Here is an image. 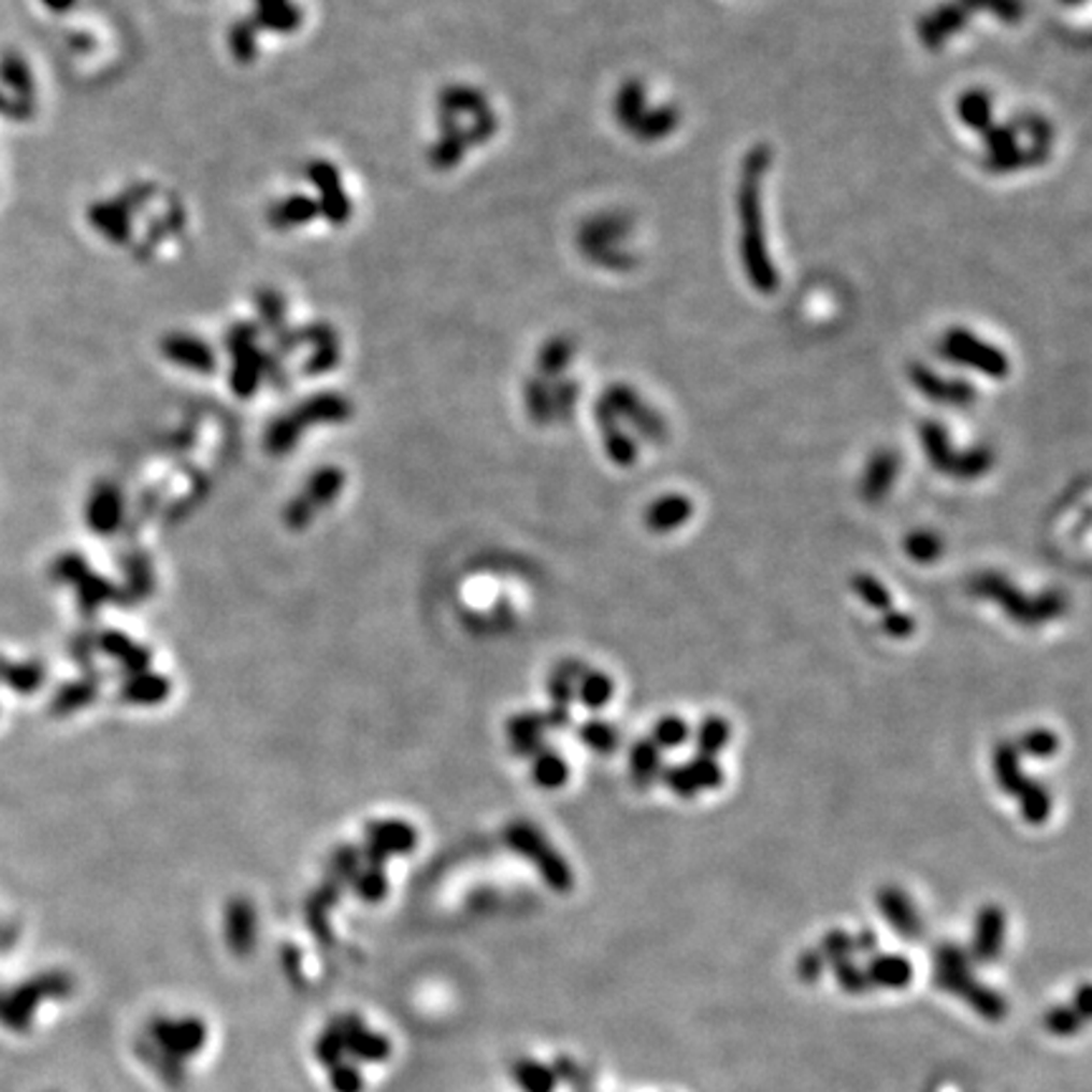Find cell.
<instances>
[{"instance_id": "1", "label": "cell", "mask_w": 1092, "mask_h": 1092, "mask_svg": "<svg viewBox=\"0 0 1092 1092\" xmlns=\"http://www.w3.org/2000/svg\"><path fill=\"white\" fill-rule=\"evenodd\" d=\"M768 164V153L757 147L746 157L742 188H738V220H742V258L753 289L772 293L777 289V271L766 254L764 211H761V175Z\"/></svg>"}, {"instance_id": "2", "label": "cell", "mask_w": 1092, "mask_h": 1092, "mask_svg": "<svg viewBox=\"0 0 1092 1092\" xmlns=\"http://www.w3.org/2000/svg\"><path fill=\"white\" fill-rule=\"evenodd\" d=\"M968 592L974 598L991 600L996 605H1002L1004 613H1007L1011 620L1022 628H1039V624L1060 620L1062 615L1067 613V598L1058 589H1050V592L1041 594H1030L1019 592L1017 585L1004 577L998 572H981L968 581Z\"/></svg>"}, {"instance_id": "3", "label": "cell", "mask_w": 1092, "mask_h": 1092, "mask_svg": "<svg viewBox=\"0 0 1092 1092\" xmlns=\"http://www.w3.org/2000/svg\"><path fill=\"white\" fill-rule=\"evenodd\" d=\"M921 443L923 452L929 458L931 465L946 476L961 478V480H974L981 478L983 473L991 471L994 465V452L989 448H972V450H953L951 437H948L946 428L940 426L938 420H923L921 422Z\"/></svg>"}, {"instance_id": "4", "label": "cell", "mask_w": 1092, "mask_h": 1092, "mask_svg": "<svg viewBox=\"0 0 1092 1092\" xmlns=\"http://www.w3.org/2000/svg\"><path fill=\"white\" fill-rule=\"evenodd\" d=\"M936 979L948 994H959L979 1009L981 1017L1002 1019L1004 1002L996 994H991L987 987H981L968 972V959L959 946H940L936 953Z\"/></svg>"}, {"instance_id": "5", "label": "cell", "mask_w": 1092, "mask_h": 1092, "mask_svg": "<svg viewBox=\"0 0 1092 1092\" xmlns=\"http://www.w3.org/2000/svg\"><path fill=\"white\" fill-rule=\"evenodd\" d=\"M506 839L516 852L534 862V865L538 867V873H542V878L549 882L557 893H570L572 886H574L572 867L566 865V860L555 850V847H551L542 835H538V830L534 828V824H527V822L512 824V828L506 830Z\"/></svg>"}, {"instance_id": "6", "label": "cell", "mask_w": 1092, "mask_h": 1092, "mask_svg": "<svg viewBox=\"0 0 1092 1092\" xmlns=\"http://www.w3.org/2000/svg\"><path fill=\"white\" fill-rule=\"evenodd\" d=\"M940 355H944L948 362L961 364V368H972L987 377H1007L1009 375V362L1004 357L1002 349L991 347L989 342L979 340V336L966 332V329H951L940 342Z\"/></svg>"}, {"instance_id": "7", "label": "cell", "mask_w": 1092, "mask_h": 1092, "mask_svg": "<svg viewBox=\"0 0 1092 1092\" xmlns=\"http://www.w3.org/2000/svg\"><path fill=\"white\" fill-rule=\"evenodd\" d=\"M605 400H607V405L615 410L617 418L630 420V426L635 428L643 437H648V441H656V443H660L665 437V422L660 420V415L656 413V410L648 407L641 398H637L635 390H630V387H622V385H615L613 390L605 394Z\"/></svg>"}, {"instance_id": "8", "label": "cell", "mask_w": 1092, "mask_h": 1092, "mask_svg": "<svg viewBox=\"0 0 1092 1092\" xmlns=\"http://www.w3.org/2000/svg\"><path fill=\"white\" fill-rule=\"evenodd\" d=\"M910 379H914L918 392H923L933 402H944V405L964 407L976 398V390L964 379H946L933 370L921 368V364L910 370Z\"/></svg>"}, {"instance_id": "9", "label": "cell", "mask_w": 1092, "mask_h": 1092, "mask_svg": "<svg viewBox=\"0 0 1092 1092\" xmlns=\"http://www.w3.org/2000/svg\"><path fill=\"white\" fill-rule=\"evenodd\" d=\"M878 905H880L882 918H886V921L893 925V929L901 933L903 938H914V940L921 938V933H923L921 916L916 914L914 903H910V897L905 895L901 888H895V886L880 888Z\"/></svg>"}, {"instance_id": "10", "label": "cell", "mask_w": 1092, "mask_h": 1092, "mask_svg": "<svg viewBox=\"0 0 1092 1092\" xmlns=\"http://www.w3.org/2000/svg\"><path fill=\"white\" fill-rule=\"evenodd\" d=\"M1004 931H1007V918L998 905H983L976 918V936H974V959L976 961H996L1004 948Z\"/></svg>"}, {"instance_id": "11", "label": "cell", "mask_w": 1092, "mask_h": 1092, "mask_svg": "<svg viewBox=\"0 0 1092 1092\" xmlns=\"http://www.w3.org/2000/svg\"><path fill=\"white\" fill-rule=\"evenodd\" d=\"M897 471H901V461H897V456L893 450L875 452L871 461H867L865 473H862V480H860L862 499L873 501V504H878V501L886 499V495L893 491Z\"/></svg>"}, {"instance_id": "12", "label": "cell", "mask_w": 1092, "mask_h": 1092, "mask_svg": "<svg viewBox=\"0 0 1092 1092\" xmlns=\"http://www.w3.org/2000/svg\"><path fill=\"white\" fill-rule=\"evenodd\" d=\"M693 516V501L688 495L667 493L652 501L645 512V527L656 534H667V531L680 529L682 523Z\"/></svg>"}, {"instance_id": "13", "label": "cell", "mask_w": 1092, "mask_h": 1092, "mask_svg": "<svg viewBox=\"0 0 1092 1092\" xmlns=\"http://www.w3.org/2000/svg\"><path fill=\"white\" fill-rule=\"evenodd\" d=\"M617 420L620 418L615 415V410L607 405V400H602L598 405V422H600L602 433H605V450L617 465L628 469V465L637 461V445H635V441H632V435L622 433L620 426H617Z\"/></svg>"}, {"instance_id": "14", "label": "cell", "mask_w": 1092, "mask_h": 1092, "mask_svg": "<svg viewBox=\"0 0 1092 1092\" xmlns=\"http://www.w3.org/2000/svg\"><path fill=\"white\" fill-rule=\"evenodd\" d=\"M865 976L867 983H875V987L903 989L914 979V966L903 956H875Z\"/></svg>"}, {"instance_id": "15", "label": "cell", "mask_w": 1092, "mask_h": 1092, "mask_svg": "<svg viewBox=\"0 0 1092 1092\" xmlns=\"http://www.w3.org/2000/svg\"><path fill=\"white\" fill-rule=\"evenodd\" d=\"M663 772V764H660V749L650 738H643L632 746L630 751V777L635 787H650L652 781L660 777Z\"/></svg>"}, {"instance_id": "16", "label": "cell", "mask_w": 1092, "mask_h": 1092, "mask_svg": "<svg viewBox=\"0 0 1092 1092\" xmlns=\"http://www.w3.org/2000/svg\"><path fill=\"white\" fill-rule=\"evenodd\" d=\"M1017 800H1019V809H1022V817L1030 824H1041L1050 819L1052 794L1047 792V787L1041 785V781L1026 777L1022 789L1017 792Z\"/></svg>"}, {"instance_id": "17", "label": "cell", "mask_w": 1092, "mask_h": 1092, "mask_svg": "<svg viewBox=\"0 0 1092 1092\" xmlns=\"http://www.w3.org/2000/svg\"><path fill=\"white\" fill-rule=\"evenodd\" d=\"M994 774H996V781L998 787L1004 789V792L1017 796L1019 789H1022V785L1026 781L1024 772H1022V764H1019V751L1015 744H998L996 751H994Z\"/></svg>"}, {"instance_id": "18", "label": "cell", "mask_w": 1092, "mask_h": 1092, "mask_svg": "<svg viewBox=\"0 0 1092 1092\" xmlns=\"http://www.w3.org/2000/svg\"><path fill=\"white\" fill-rule=\"evenodd\" d=\"M731 742V723L721 716H706L695 729V746L701 757H716Z\"/></svg>"}, {"instance_id": "19", "label": "cell", "mask_w": 1092, "mask_h": 1092, "mask_svg": "<svg viewBox=\"0 0 1092 1092\" xmlns=\"http://www.w3.org/2000/svg\"><path fill=\"white\" fill-rule=\"evenodd\" d=\"M613 695H615V680L609 678V675L598 673V671H587L579 678L577 699L585 703L587 708L600 710L602 706H607V703L613 701Z\"/></svg>"}, {"instance_id": "20", "label": "cell", "mask_w": 1092, "mask_h": 1092, "mask_svg": "<svg viewBox=\"0 0 1092 1092\" xmlns=\"http://www.w3.org/2000/svg\"><path fill=\"white\" fill-rule=\"evenodd\" d=\"M372 839H375V850L379 852H410V847L415 845V832L413 828L402 822H385L375 824L372 828Z\"/></svg>"}, {"instance_id": "21", "label": "cell", "mask_w": 1092, "mask_h": 1092, "mask_svg": "<svg viewBox=\"0 0 1092 1092\" xmlns=\"http://www.w3.org/2000/svg\"><path fill=\"white\" fill-rule=\"evenodd\" d=\"M579 742L598 753H613L617 744H620V734H617V729L609 721L589 718V721L579 725Z\"/></svg>"}, {"instance_id": "22", "label": "cell", "mask_w": 1092, "mask_h": 1092, "mask_svg": "<svg viewBox=\"0 0 1092 1092\" xmlns=\"http://www.w3.org/2000/svg\"><path fill=\"white\" fill-rule=\"evenodd\" d=\"M852 589L867 607L878 609V613L893 609V594H890L888 587L882 585L878 577H873V574H854Z\"/></svg>"}, {"instance_id": "23", "label": "cell", "mask_w": 1092, "mask_h": 1092, "mask_svg": "<svg viewBox=\"0 0 1092 1092\" xmlns=\"http://www.w3.org/2000/svg\"><path fill=\"white\" fill-rule=\"evenodd\" d=\"M570 779V766L562 757L551 751H542L534 761V781L544 789H559Z\"/></svg>"}, {"instance_id": "24", "label": "cell", "mask_w": 1092, "mask_h": 1092, "mask_svg": "<svg viewBox=\"0 0 1092 1092\" xmlns=\"http://www.w3.org/2000/svg\"><path fill=\"white\" fill-rule=\"evenodd\" d=\"M1015 746L1019 753H1026L1032 759H1050L1060 751V738L1050 729H1032L1019 736Z\"/></svg>"}, {"instance_id": "25", "label": "cell", "mask_w": 1092, "mask_h": 1092, "mask_svg": "<svg viewBox=\"0 0 1092 1092\" xmlns=\"http://www.w3.org/2000/svg\"><path fill=\"white\" fill-rule=\"evenodd\" d=\"M691 738V725L682 721L680 716H665L660 718L652 729L650 742L658 746V749H678Z\"/></svg>"}, {"instance_id": "26", "label": "cell", "mask_w": 1092, "mask_h": 1092, "mask_svg": "<svg viewBox=\"0 0 1092 1092\" xmlns=\"http://www.w3.org/2000/svg\"><path fill=\"white\" fill-rule=\"evenodd\" d=\"M228 929H231V933H228V938H231V946L233 948H250V944H254V908H250L248 903H235L231 908V914H228Z\"/></svg>"}, {"instance_id": "27", "label": "cell", "mask_w": 1092, "mask_h": 1092, "mask_svg": "<svg viewBox=\"0 0 1092 1092\" xmlns=\"http://www.w3.org/2000/svg\"><path fill=\"white\" fill-rule=\"evenodd\" d=\"M905 555L921 564L936 562L944 555V542L933 531H914V534L905 536Z\"/></svg>"}, {"instance_id": "28", "label": "cell", "mask_w": 1092, "mask_h": 1092, "mask_svg": "<svg viewBox=\"0 0 1092 1092\" xmlns=\"http://www.w3.org/2000/svg\"><path fill=\"white\" fill-rule=\"evenodd\" d=\"M688 774H691L693 785L699 792H710V789H718L723 785V768L718 764L716 757H695L686 761Z\"/></svg>"}, {"instance_id": "29", "label": "cell", "mask_w": 1092, "mask_h": 1092, "mask_svg": "<svg viewBox=\"0 0 1092 1092\" xmlns=\"http://www.w3.org/2000/svg\"><path fill=\"white\" fill-rule=\"evenodd\" d=\"M959 114H961V119H964V125H968V127H976V129L989 127V117H991L989 97L981 95V91H968V95L961 97Z\"/></svg>"}, {"instance_id": "30", "label": "cell", "mask_w": 1092, "mask_h": 1092, "mask_svg": "<svg viewBox=\"0 0 1092 1092\" xmlns=\"http://www.w3.org/2000/svg\"><path fill=\"white\" fill-rule=\"evenodd\" d=\"M516 1080L521 1082L523 1090L529 1092H549L555 1088V1077H551L549 1069H544L536 1062L523 1060L519 1067H516Z\"/></svg>"}, {"instance_id": "31", "label": "cell", "mask_w": 1092, "mask_h": 1092, "mask_svg": "<svg viewBox=\"0 0 1092 1092\" xmlns=\"http://www.w3.org/2000/svg\"><path fill=\"white\" fill-rule=\"evenodd\" d=\"M129 699L142 701V703H157L168 695V680L155 678V675H142L140 680H134L129 686Z\"/></svg>"}, {"instance_id": "32", "label": "cell", "mask_w": 1092, "mask_h": 1092, "mask_svg": "<svg viewBox=\"0 0 1092 1092\" xmlns=\"http://www.w3.org/2000/svg\"><path fill=\"white\" fill-rule=\"evenodd\" d=\"M880 630L886 632L893 641H905L916 632V620L908 613H901V609H888L880 617Z\"/></svg>"}, {"instance_id": "33", "label": "cell", "mask_w": 1092, "mask_h": 1092, "mask_svg": "<svg viewBox=\"0 0 1092 1092\" xmlns=\"http://www.w3.org/2000/svg\"><path fill=\"white\" fill-rule=\"evenodd\" d=\"M660 777H663V781L667 785V789H671L673 794L682 796V800H691V796L699 794V789H695L691 774H688L686 764H673L667 766L660 772Z\"/></svg>"}, {"instance_id": "34", "label": "cell", "mask_w": 1092, "mask_h": 1092, "mask_svg": "<svg viewBox=\"0 0 1092 1092\" xmlns=\"http://www.w3.org/2000/svg\"><path fill=\"white\" fill-rule=\"evenodd\" d=\"M340 480L342 478H340V473H336V471L316 473L314 480H312V488H308V493H312L314 499L319 501V504H321V501H325V504H327V501H332L334 495H336V491H340Z\"/></svg>"}, {"instance_id": "35", "label": "cell", "mask_w": 1092, "mask_h": 1092, "mask_svg": "<svg viewBox=\"0 0 1092 1092\" xmlns=\"http://www.w3.org/2000/svg\"><path fill=\"white\" fill-rule=\"evenodd\" d=\"M852 938L847 936L845 931H830L828 936H824V944H822V951L824 956H828L830 961H843V959H850L852 953Z\"/></svg>"}, {"instance_id": "36", "label": "cell", "mask_w": 1092, "mask_h": 1092, "mask_svg": "<svg viewBox=\"0 0 1092 1092\" xmlns=\"http://www.w3.org/2000/svg\"><path fill=\"white\" fill-rule=\"evenodd\" d=\"M1080 1019L1075 1009H1054L1047 1015V1030L1054 1034H1075L1080 1030Z\"/></svg>"}, {"instance_id": "37", "label": "cell", "mask_w": 1092, "mask_h": 1092, "mask_svg": "<svg viewBox=\"0 0 1092 1092\" xmlns=\"http://www.w3.org/2000/svg\"><path fill=\"white\" fill-rule=\"evenodd\" d=\"M835 966H837V979H839V983H843L845 989L862 991V989L867 987V976L862 974V972H858V966H854L850 959L837 961Z\"/></svg>"}, {"instance_id": "38", "label": "cell", "mask_w": 1092, "mask_h": 1092, "mask_svg": "<svg viewBox=\"0 0 1092 1092\" xmlns=\"http://www.w3.org/2000/svg\"><path fill=\"white\" fill-rule=\"evenodd\" d=\"M549 695H551V701H555V706L570 708V703L574 699V682L570 678H564L562 673L555 671V675H551V680H549Z\"/></svg>"}, {"instance_id": "39", "label": "cell", "mask_w": 1092, "mask_h": 1092, "mask_svg": "<svg viewBox=\"0 0 1092 1092\" xmlns=\"http://www.w3.org/2000/svg\"><path fill=\"white\" fill-rule=\"evenodd\" d=\"M819 968H822V953H819V951H807V953L802 956L800 972H802L804 979L815 981L817 976H819Z\"/></svg>"}, {"instance_id": "40", "label": "cell", "mask_w": 1092, "mask_h": 1092, "mask_svg": "<svg viewBox=\"0 0 1092 1092\" xmlns=\"http://www.w3.org/2000/svg\"><path fill=\"white\" fill-rule=\"evenodd\" d=\"M286 519H289L293 529H301L308 519H312V506L308 504L301 506V501H293L289 512H286Z\"/></svg>"}, {"instance_id": "41", "label": "cell", "mask_w": 1092, "mask_h": 1092, "mask_svg": "<svg viewBox=\"0 0 1092 1092\" xmlns=\"http://www.w3.org/2000/svg\"><path fill=\"white\" fill-rule=\"evenodd\" d=\"M359 888H362V890H359V895L379 897V895H383V890H385V882L379 880L377 875H364V880L359 882Z\"/></svg>"}]
</instances>
